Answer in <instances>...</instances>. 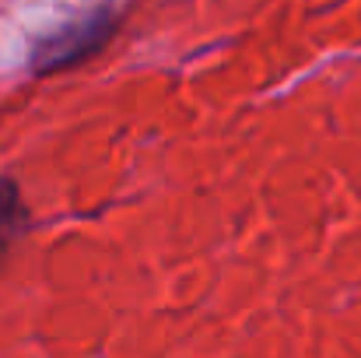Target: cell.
<instances>
[{"mask_svg":"<svg viewBox=\"0 0 361 358\" xmlns=\"http://www.w3.org/2000/svg\"><path fill=\"white\" fill-rule=\"evenodd\" d=\"M123 28V11L116 0H95L92 7L78 11L74 18L60 21L56 28L35 35L28 42L25 71L32 78H56L67 71L85 67L95 60Z\"/></svg>","mask_w":361,"mask_h":358,"instance_id":"cell-1","label":"cell"},{"mask_svg":"<svg viewBox=\"0 0 361 358\" xmlns=\"http://www.w3.org/2000/svg\"><path fill=\"white\" fill-rule=\"evenodd\" d=\"M32 229V208L25 201V190L14 176L0 172V267L14 253V246Z\"/></svg>","mask_w":361,"mask_h":358,"instance_id":"cell-2","label":"cell"}]
</instances>
